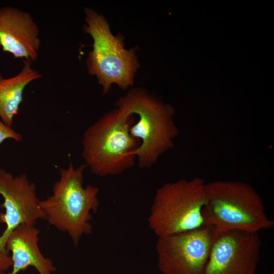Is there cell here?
<instances>
[{"label":"cell","mask_w":274,"mask_h":274,"mask_svg":"<svg viewBox=\"0 0 274 274\" xmlns=\"http://www.w3.org/2000/svg\"><path fill=\"white\" fill-rule=\"evenodd\" d=\"M207 197L202 210L204 224L218 232L239 230L258 233L274 226V221L265 212L261 197L247 183L232 181L207 183Z\"/></svg>","instance_id":"obj_3"},{"label":"cell","mask_w":274,"mask_h":274,"mask_svg":"<svg viewBox=\"0 0 274 274\" xmlns=\"http://www.w3.org/2000/svg\"><path fill=\"white\" fill-rule=\"evenodd\" d=\"M39 230L35 225L22 224L15 228L8 236L6 251L12 253V270L9 274H18L29 266L39 274H53L56 267L52 261L45 257L38 245Z\"/></svg>","instance_id":"obj_11"},{"label":"cell","mask_w":274,"mask_h":274,"mask_svg":"<svg viewBox=\"0 0 274 274\" xmlns=\"http://www.w3.org/2000/svg\"><path fill=\"white\" fill-rule=\"evenodd\" d=\"M40 45L39 26L29 13L12 6L0 7V46L4 52L32 62L38 58Z\"/></svg>","instance_id":"obj_10"},{"label":"cell","mask_w":274,"mask_h":274,"mask_svg":"<svg viewBox=\"0 0 274 274\" xmlns=\"http://www.w3.org/2000/svg\"><path fill=\"white\" fill-rule=\"evenodd\" d=\"M86 24L83 30L93 39L92 50L88 53L86 63L88 73L95 76L102 86L103 94L117 84L123 90L133 85L139 62L135 49L124 48L121 36H114L108 22L101 14L84 8Z\"/></svg>","instance_id":"obj_5"},{"label":"cell","mask_w":274,"mask_h":274,"mask_svg":"<svg viewBox=\"0 0 274 274\" xmlns=\"http://www.w3.org/2000/svg\"><path fill=\"white\" fill-rule=\"evenodd\" d=\"M134 120L133 115L116 107L86 128L82 156L93 174L116 176L134 166V153L140 144L129 132Z\"/></svg>","instance_id":"obj_1"},{"label":"cell","mask_w":274,"mask_h":274,"mask_svg":"<svg viewBox=\"0 0 274 274\" xmlns=\"http://www.w3.org/2000/svg\"><path fill=\"white\" fill-rule=\"evenodd\" d=\"M12 264L11 256L0 250V274H6V271L12 267Z\"/></svg>","instance_id":"obj_14"},{"label":"cell","mask_w":274,"mask_h":274,"mask_svg":"<svg viewBox=\"0 0 274 274\" xmlns=\"http://www.w3.org/2000/svg\"><path fill=\"white\" fill-rule=\"evenodd\" d=\"M0 195L4 200L1 207L5 210L0 213V222L6 226L0 235V250L8 254L6 243L12 230L22 224L35 225L39 220L46 219V216L37 196L36 185L24 173L14 176L0 168Z\"/></svg>","instance_id":"obj_9"},{"label":"cell","mask_w":274,"mask_h":274,"mask_svg":"<svg viewBox=\"0 0 274 274\" xmlns=\"http://www.w3.org/2000/svg\"><path fill=\"white\" fill-rule=\"evenodd\" d=\"M207 183L200 178L165 183L155 193L148 218L151 230L161 237L188 231L204 224Z\"/></svg>","instance_id":"obj_6"},{"label":"cell","mask_w":274,"mask_h":274,"mask_svg":"<svg viewBox=\"0 0 274 274\" xmlns=\"http://www.w3.org/2000/svg\"><path fill=\"white\" fill-rule=\"evenodd\" d=\"M9 139L20 142L22 141L23 137L20 133L14 130L12 127L6 125L0 119V144Z\"/></svg>","instance_id":"obj_13"},{"label":"cell","mask_w":274,"mask_h":274,"mask_svg":"<svg viewBox=\"0 0 274 274\" xmlns=\"http://www.w3.org/2000/svg\"><path fill=\"white\" fill-rule=\"evenodd\" d=\"M261 245L258 232H219L212 243L203 274H256Z\"/></svg>","instance_id":"obj_8"},{"label":"cell","mask_w":274,"mask_h":274,"mask_svg":"<svg viewBox=\"0 0 274 274\" xmlns=\"http://www.w3.org/2000/svg\"><path fill=\"white\" fill-rule=\"evenodd\" d=\"M19 73L8 78L0 74V119L12 127L17 114L25 87L31 82L40 79L41 74L32 68V61L24 59Z\"/></svg>","instance_id":"obj_12"},{"label":"cell","mask_w":274,"mask_h":274,"mask_svg":"<svg viewBox=\"0 0 274 274\" xmlns=\"http://www.w3.org/2000/svg\"><path fill=\"white\" fill-rule=\"evenodd\" d=\"M86 167L85 164L75 167L71 162L67 167L61 168L52 195L40 202L48 223L66 233L74 245L83 235L92 233L91 213H96L99 206V188L90 185L83 186Z\"/></svg>","instance_id":"obj_2"},{"label":"cell","mask_w":274,"mask_h":274,"mask_svg":"<svg viewBox=\"0 0 274 274\" xmlns=\"http://www.w3.org/2000/svg\"><path fill=\"white\" fill-rule=\"evenodd\" d=\"M219 232L211 226L158 237L157 265L162 274H203L212 243Z\"/></svg>","instance_id":"obj_7"},{"label":"cell","mask_w":274,"mask_h":274,"mask_svg":"<svg viewBox=\"0 0 274 274\" xmlns=\"http://www.w3.org/2000/svg\"><path fill=\"white\" fill-rule=\"evenodd\" d=\"M115 105L138 116L129 129L132 136L140 141L134 154L140 168L150 167L173 147L178 134L173 108L141 88L130 89Z\"/></svg>","instance_id":"obj_4"}]
</instances>
